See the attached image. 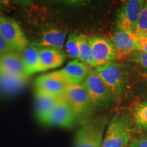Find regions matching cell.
<instances>
[{
    "label": "cell",
    "mask_w": 147,
    "mask_h": 147,
    "mask_svg": "<svg viewBox=\"0 0 147 147\" xmlns=\"http://www.w3.org/2000/svg\"><path fill=\"white\" fill-rule=\"evenodd\" d=\"M132 133L131 125L125 117L114 116L106 127L102 147H127Z\"/></svg>",
    "instance_id": "obj_1"
},
{
    "label": "cell",
    "mask_w": 147,
    "mask_h": 147,
    "mask_svg": "<svg viewBox=\"0 0 147 147\" xmlns=\"http://www.w3.org/2000/svg\"><path fill=\"white\" fill-rule=\"evenodd\" d=\"M94 70L114 97L122 95L125 87L126 78L120 64L111 62L97 67Z\"/></svg>",
    "instance_id": "obj_2"
},
{
    "label": "cell",
    "mask_w": 147,
    "mask_h": 147,
    "mask_svg": "<svg viewBox=\"0 0 147 147\" xmlns=\"http://www.w3.org/2000/svg\"><path fill=\"white\" fill-rule=\"evenodd\" d=\"M0 34L14 51L21 53L29 41L17 22L8 16H0Z\"/></svg>",
    "instance_id": "obj_3"
},
{
    "label": "cell",
    "mask_w": 147,
    "mask_h": 147,
    "mask_svg": "<svg viewBox=\"0 0 147 147\" xmlns=\"http://www.w3.org/2000/svg\"><path fill=\"white\" fill-rule=\"evenodd\" d=\"M144 1L129 0L121 6L117 17V27L119 31L134 33Z\"/></svg>",
    "instance_id": "obj_4"
},
{
    "label": "cell",
    "mask_w": 147,
    "mask_h": 147,
    "mask_svg": "<svg viewBox=\"0 0 147 147\" xmlns=\"http://www.w3.org/2000/svg\"><path fill=\"white\" fill-rule=\"evenodd\" d=\"M63 97L77 117L88 113L93 106L82 83L67 86Z\"/></svg>",
    "instance_id": "obj_5"
},
{
    "label": "cell",
    "mask_w": 147,
    "mask_h": 147,
    "mask_svg": "<svg viewBox=\"0 0 147 147\" xmlns=\"http://www.w3.org/2000/svg\"><path fill=\"white\" fill-rule=\"evenodd\" d=\"M82 84L87 90L93 106L105 104L114 97L95 70H91Z\"/></svg>",
    "instance_id": "obj_6"
},
{
    "label": "cell",
    "mask_w": 147,
    "mask_h": 147,
    "mask_svg": "<svg viewBox=\"0 0 147 147\" xmlns=\"http://www.w3.org/2000/svg\"><path fill=\"white\" fill-rule=\"evenodd\" d=\"M96 67L114 62L117 59L113 44L107 38L102 36L88 37Z\"/></svg>",
    "instance_id": "obj_7"
},
{
    "label": "cell",
    "mask_w": 147,
    "mask_h": 147,
    "mask_svg": "<svg viewBox=\"0 0 147 147\" xmlns=\"http://www.w3.org/2000/svg\"><path fill=\"white\" fill-rule=\"evenodd\" d=\"M104 131V123L86 124L77 131L75 147H102Z\"/></svg>",
    "instance_id": "obj_8"
},
{
    "label": "cell",
    "mask_w": 147,
    "mask_h": 147,
    "mask_svg": "<svg viewBox=\"0 0 147 147\" xmlns=\"http://www.w3.org/2000/svg\"><path fill=\"white\" fill-rule=\"evenodd\" d=\"M91 71L90 67L78 59L69 61L63 69L53 71L52 74L57 76L67 84H81Z\"/></svg>",
    "instance_id": "obj_9"
},
{
    "label": "cell",
    "mask_w": 147,
    "mask_h": 147,
    "mask_svg": "<svg viewBox=\"0 0 147 147\" xmlns=\"http://www.w3.org/2000/svg\"><path fill=\"white\" fill-rule=\"evenodd\" d=\"M117 59L124 60L134 51H139V38L135 33L117 31L112 38Z\"/></svg>",
    "instance_id": "obj_10"
},
{
    "label": "cell",
    "mask_w": 147,
    "mask_h": 147,
    "mask_svg": "<svg viewBox=\"0 0 147 147\" xmlns=\"http://www.w3.org/2000/svg\"><path fill=\"white\" fill-rule=\"evenodd\" d=\"M76 117V115L62 95L45 125L69 128L74 125Z\"/></svg>",
    "instance_id": "obj_11"
},
{
    "label": "cell",
    "mask_w": 147,
    "mask_h": 147,
    "mask_svg": "<svg viewBox=\"0 0 147 147\" xmlns=\"http://www.w3.org/2000/svg\"><path fill=\"white\" fill-rule=\"evenodd\" d=\"M67 86L63 80L51 72L37 78L34 83V89L35 92L60 97L64 94Z\"/></svg>",
    "instance_id": "obj_12"
},
{
    "label": "cell",
    "mask_w": 147,
    "mask_h": 147,
    "mask_svg": "<svg viewBox=\"0 0 147 147\" xmlns=\"http://www.w3.org/2000/svg\"><path fill=\"white\" fill-rule=\"evenodd\" d=\"M0 74H13L29 76L25 70L21 54L16 51L0 54Z\"/></svg>",
    "instance_id": "obj_13"
},
{
    "label": "cell",
    "mask_w": 147,
    "mask_h": 147,
    "mask_svg": "<svg viewBox=\"0 0 147 147\" xmlns=\"http://www.w3.org/2000/svg\"><path fill=\"white\" fill-rule=\"evenodd\" d=\"M29 78L13 74H0V93L8 96L16 95L25 87Z\"/></svg>",
    "instance_id": "obj_14"
},
{
    "label": "cell",
    "mask_w": 147,
    "mask_h": 147,
    "mask_svg": "<svg viewBox=\"0 0 147 147\" xmlns=\"http://www.w3.org/2000/svg\"><path fill=\"white\" fill-rule=\"evenodd\" d=\"M65 59V55L61 50L53 48H40L38 72L60 67Z\"/></svg>",
    "instance_id": "obj_15"
},
{
    "label": "cell",
    "mask_w": 147,
    "mask_h": 147,
    "mask_svg": "<svg viewBox=\"0 0 147 147\" xmlns=\"http://www.w3.org/2000/svg\"><path fill=\"white\" fill-rule=\"evenodd\" d=\"M61 97L35 92L36 117L40 123L45 124L48 117L59 101Z\"/></svg>",
    "instance_id": "obj_16"
},
{
    "label": "cell",
    "mask_w": 147,
    "mask_h": 147,
    "mask_svg": "<svg viewBox=\"0 0 147 147\" xmlns=\"http://www.w3.org/2000/svg\"><path fill=\"white\" fill-rule=\"evenodd\" d=\"M66 34L57 29H49L42 33L39 45L42 48H53L61 50L65 44Z\"/></svg>",
    "instance_id": "obj_17"
},
{
    "label": "cell",
    "mask_w": 147,
    "mask_h": 147,
    "mask_svg": "<svg viewBox=\"0 0 147 147\" xmlns=\"http://www.w3.org/2000/svg\"><path fill=\"white\" fill-rule=\"evenodd\" d=\"M40 49L38 47L29 45L20 53L23 59L25 70L29 76L38 72L39 66Z\"/></svg>",
    "instance_id": "obj_18"
},
{
    "label": "cell",
    "mask_w": 147,
    "mask_h": 147,
    "mask_svg": "<svg viewBox=\"0 0 147 147\" xmlns=\"http://www.w3.org/2000/svg\"><path fill=\"white\" fill-rule=\"evenodd\" d=\"M77 44L78 49V60L89 67L96 68L91 49L88 42V37L84 34H78Z\"/></svg>",
    "instance_id": "obj_19"
},
{
    "label": "cell",
    "mask_w": 147,
    "mask_h": 147,
    "mask_svg": "<svg viewBox=\"0 0 147 147\" xmlns=\"http://www.w3.org/2000/svg\"><path fill=\"white\" fill-rule=\"evenodd\" d=\"M133 117L138 127L142 130L147 129V102L134 107Z\"/></svg>",
    "instance_id": "obj_20"
},
{
    "label": "cell",
    "mask_w": 147,
    "mask_h": 147,
    "mask_svg": "<svg viewBox=\"0 0 147 147\" xmlns=\"http://www.w3.org/2000/svg\"><path fill=\"white\" fill-rule=\"evenodd\" d=\"M147 31V1H144L142 10L140 12L135 29V34L140 38Z\"/></svg>",
    "instance_id": "obj_21"
},
{
    "label": "cell",
    "mask_w": 147,
    "mask_h": 147,
    "mask_svg": "<svg viewBox=\"0 0 147 147\" xmlns=\"http://www.w3.org/2000/svg\"><path fill=\"white\" fill-rule=\"evenodd\" d=\"M77 35L71 33L69 35L65 43L66 53L70 58L78 60V49L77 44Z\"/></svg>",
    "instance_id": "obj_22"
},
{
    "label": "cell",
    "mask_w": 147,
    "mask_h": 147,
    "mask_svg": "<svg viewBox=\"0 0 147 147\" xmlns=\"http://www.w3.org/2000/svg\"><path fill=\"white\" fill-rule=\"evenodd\" d=\"M126 59L128 61L136 63L147 69V54L142 51H134Z\"/></svg>",
    "instance_id": "obj_23"
},
{
    "label": "cell",
    "mask_w": 147,
    "mask_h": 147,
    "mask_svg": "<svg viewBox=\"0 0 147 147\" xmlns=\"http://www.w3.org/2000/svg\"><path fill=\"white\" fill-rule=\"evenodd\" d=\"M129 147H147V136H139L135 138L132 140Z\"/></svg>",
    "instance_id": "obj_24"
},
{
    "label": "cell",
    "mask_w": 147,
    "mask_h": 147,
    "mask_svg": "<svg viewBox=\"0 0 147 147\" xmlns=\"http://www.w3.org/2000/svg\"><path fill=\"white\" fill-rule=\"evenodd\" d=\"M10 51H14L8 45V44L3 39L1 34H0V54L3 53L10 52Z\"/></svg>",
    "instance_id": "obj_25"
},
{
    "label": "cell",
    "mask_w": 147,
    "mask_h": 147,
    "mask_svg": "<svg viewBox=\"0 0 147 147\" xmlns=\"http://www.w3.org/2000/svg\"><path fill=\"white\" fill-rule=\"evenodd\" d=\"M139 51L147 54V40L142 37L139 38Z\"/></svg>",
    "instance_id": "obj_26"
},
{
    "label": "cell",
    "mask_w": 147,
    "mask_h": 147,
    "mask_svg": "<svg viewBox=\"0 0 147 147\" xmlns=\"http://www.w3.org/2000/svg\"><path fill=\"white\" fill-rule=\"evenodd\" d=\"M9 1H1L0 0V11L4 10L5 8L8 7Z\"/></svg>",
    "instance_id": "obj_27"
},
{
    "label": "cell",
    "mask_w": 147,
    "mask_h": 147,
    "mask_svg": "<svg viewBox=\"0 0 147 147\" xmlns=\"http://www.w3.org/2000/svg\"><path fill=\"white\" fill-rule=\"evenodd\" d=\"M141 76L143 77V78L146 81H147V71H144V72H141L140 73Z\"/></svg>",
    "instance_id": "obj_28"
},
{
    "label": "cell",
    "mask_w": 147,
    "mask_h": 147,
    "mask_svg": "<svg viewBox=\"0 0 147 147\" xmlns=\"http://www.w3.org/2000/svg\"><path fill=\"white\" fill-rule=\"evenodd\" d=\"M140 37H142V38H144V39H146V40H147V31H146V32H145V33H144V34H143V35H142V36H140Z\"/></svg>",
    "instance_id": "obj_29"
}]
</instances>
